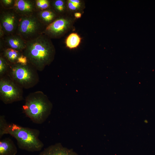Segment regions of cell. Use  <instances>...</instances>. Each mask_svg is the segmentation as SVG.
I'll list each match as a JSON object with an SVG mask.
<instances>
[{"label": "cell", "mask_w": 155, "mask_h": 155, "mask_svg": "<svg viewBox=\"0 0 155 155\" xmlns=\"http://www.w3.org/2000/svg\"><path fill=\"white\" fill-rule=\"evenodd\" d=\"M22 54L29 63L37 70L42 71L53 61L55 50L50 38L43 33L26 42Z\"/></svg>", "instance_id": "obj_1"}, {"label": "cell", "mask_w": 155, "mask_h": 155, "mask_svg": "<svg viewBox=\"0 0 155 155\" xmlns=\"http://www.w3.org/2000/svg\"><path fill=\"white\" fill-rule=\"evenodd\" d=\"M53 104L43 92L37 91L29 94L26 98L22 110L34 123L41 124L51 114Z\"/></svg>", "instance_id": "obj_2"}, {"label": "cell", "mask_w": 155, "mask_h": 155, "mask_svg": "<svg viewBox=\"0 0 155 155\" xmlns=\"http://www.w3.org/2000/svg\"><path fill=\"white\" fill-rule=\"evenodd\" d=\"M8 134L16 140L18 148L29 152L40 151L44 144L39 138L40 131L36 129L24 127L16 124H9Z\"/></svg>", "instance_id": "obj_3"}, {"label": "cell", "mask_w": 155, "mask_h": 155, "mask_svg": "<svg viewBox=\"0 0 155 155\" xmlns=\"http://www.w3.org/2000/svg\"><path fill=\"white\" fill-rule=\"evenodd\" d=\"M36 70L30 64L26 65L16 63L10 65L9 78L22 88L33 87L39 81Z\"/></svg>", "instance_id": "obj_4"}, {"label": "cell", "mask_w": 155, "mask_h": 155, "mask_svg": "<svg viewBox=\"0 0 155 155\" xmlns=\"http://www.w3.org/2000/svg\"><path fill=\"white\" fill-rule=\"evenodd\" d=\"M46 26L39 19L37 12L30 16L20 17L16 34L27 42L44 33Z\"/></svg>", "instance_id": "obj_5"}, {"label": "cell", "mask_w": 155, "mask_h": 155, "mask_svg": "<svg viewBox=\"0 0 155 155\" xmlns=\"http://www.w3.org/2000/svg\"><path fill=\"white\" fill-rule=\"evenodd\" d=\"M10 78L1 77L0 80V98L6 104L22 100V89Z\"/></svg>", "instance_id": "obj_6"}, {"label": "cell", "mask_w": 155, "mask_h": 155, "mask_svg": "<svg viewBox=\"0 0 155 155\" xmlns=\"http://www.w3.org/2000/svg\"><path fill=\"white\" fill-rule=\"evenodd\" d=\"M20 16L13 9L3 8L0 13V26L5 35L16 34Z\"/></svg>", "instance_id": "obj_7"}, {"label": "cell", "mask_w": 155, "mask_h": 155, "mask_svg": "<svg viewBox=\"0 0 155 155\" xmlns=\"http://www.w3.org/2000/svg\"><path fill=\"white\" fill-rule=\"evenodd\" d=\"M70 24L67 19L63 17L58 18L46 27L44 34L49 38L59 37L67 31Z\"/></svg>", "instance_id": "obj_8"}, {"label": "cell", "mask_w": 155, "mask_h": 155, "mask_svg": "<svg viewBox=\"0 0 155 155\" xmlns=\"http://www.w3.org/2000/svg\"><path fill=\"white\" fill-rule=\"evenodd\" d=\"M13 9L20 17L31 15L38 11L35 1L29 0H15Z\"/></svg>", "instance_id": "obj_9"}, {"label": "cell", "mask_w": 155, "mask_h": 155, "mask_svg": "<svg viewBox=\"0 0 155 155\" xmlns=\"http://www.w3.org/2000/svg\"><path fill=\"white\" fill-rule=\"evenodd\" d=\"M2 38L5 48L12 49L22 53L26 48V42L16 34L5 35Z\"/></svg>", "instance_id": "obj_10"}, {"label": "cell", "mask_w": 155, "mask_h": 155, "mask_svg": "<svg viewBox=\"0 0 155 155\" xmlns=\"http://www.w3.org/2000/svg\"><path fill=\"white\" fill-rule=\"evenodd\" d=\"M38 155H79L73 149L63 146L60 143L51 145L44 149Z\"/></svg>", "instance_id": "obj_11"}, {"label": "cell", "mask_w": 155, "mask_h": 155, "mask_svg": "<svg viewBox=\"0 0 155 155\" xmlns=\"http://www.w3.org/2000/svg\"><path fill=\"white\" fill-rule=\"evenodd\" d=\"M18 152L16 145L9 138L0 140V155H15Z\"/></svg>", "instance_id": "obj_12"}, {"label": "cell", "mask_w": 155, "mask_h": 155, "mask_svg": "<svg viewBox=\"0 0 155 155\" xmlns=\"http://www.w3.org/2000/svg\"><path fill=\"white\" fill-rule=\"evenodd\" d=\"M22 53L21 52L16 50L5 48L3 49L2 53L1 55L9 65H11L16 63L18 58Z\"/></svg>", "instance_id": "obj_13"}, {"label": "cell", "mask_w": 155, "mask_h": 155, "mask_svg": "<svg viewBox=\"0 0 155 155\" xmlns=\"http://www.w3.org/2000/svg\"><path fill=\"white\" fill-rule=\"evenodd\" d=\"M37 13L40 20L46 26L53 22L55 17V13L49 9L38 11Z\"/></svg>", "instance_id": "obj_14"}, {"label": "cell", "mask_w": 155, "mask_h": 155, "mask_svg": "<svg viewBox=\"0 0 155 155\" xmlns=\"http://www.w3.org/2000/svg\"><path fill=\"white\" fill-rule=\"evenodd\" d=\"M81 38L76 33H72L67 37L65 40L66 46L70 49L77 47L79 45Z\"/></svg>", "instance_id": "obj_15"}, {"label": "cell", "mask_w": 155, "mask_h": 155, "mask_svg": "<svg viewBox=\"0 0 155 155\" xmlns=\"http://www.w3.org/2000/svg\"><path fill=\"white\" fill-rule=\"evenodd\" d=\"M9 124H8L4 115L0 116V138L5 134H8L7 129Z\"/></svg>", "instance_id": "obj_16"}, {"label": "cell", "mask_w": 155, "mask_h": 155, "mask_svg": "<svg viewBox=\"0 0 155 155\" xmlns=\"http://www.w3.org/2000/svg\"><path fill=\"white\" fill-rule=\"evenodd\" d=\"M10 65L6 59L0 54V75L3 76L8 71Z\"/></svg>", "instance_id": "obj_17"}, {"label": "cell", "mask_w": 155, "mask_h": 155, "mask_svg": "<svg viewBox=\"0 0 155 155\" xmlns=\"http://www.w3.org/2000/svg\"><path fill=\"white\" fill-rule=\"evenodd\" d=\"M53 6L56 11L59 13H62L65 9L64 2L62 0H56L54 1Z\"/></svg>", "instance_id": "obj_18"}, {"label": "cell", "mask_w": 155, "mask_h": 155, "mask_svg": "<svg viewBox=\"0 0 155 155\" xmlns=\"http://www.w3.org/2000/svg\"><path fill=\"white\" fill-rule=\"evenodd\" d=\"M81 5V3L79 0H69L67 2L68 8L71 10H75L79 8Z\"/></svg>", "instance_id": "obj_19"}, {"label": "cell", "mask_w": 155, "mask_h": 155, "mask_svg": "<svg viewBox=\"0 0 155 155\" xmlns=\"http://www.w3.org/2000/svg\"><path fill=\"white\" fill-rule=\"evenodd\" d=\"M15 0H2L1 1L3 8L6 9H13Z\"/></svg>", "instance_id": "obj_20"}, {"label": "cell", "mask_w": 155, "mask_h": 155, "mask_svg": "<svg viewBox=\"0 0 155 155\" xmlns=\"http://www.w3.org/2000/svg\"><path fill=\"white\" fill-rule=\"evenodd\" d=\"M16 63L24 65H27L29 63L26 57L22 53L18 58Z\"/></svg>", "instance_id": "obj_21"}, {"label": "cell", "mask_w": 155, "mask_h": 155, "mask_svg": "<svg viewBox=\"0 0 155 155\" xmlns=\"http://www.w3.org/2000/svg\"><path fill=\"white\" fill-rule=\"evenodd\" d=\"M50 6V1L47 0H44L43 3L39 8L38 11L48 9Z\"/></svg>", "instance_id": "obj_22"}, {"label": "cell", "mask_w": 155, "mask_h": 155, "mask_svg": "<svg viewBox=\"0 0 155 155\" xmlns=\"http://www.w3.org/2000/svg\"><path fill=\"white\" fill-rule=\"evenodd\" d=\"M81 14L79 12H77L75 13L74 16L77 18H79L81 17Z\"/></svg>", "instance_id": "obj_23"}]
</instances>
